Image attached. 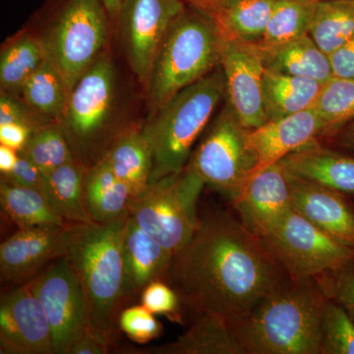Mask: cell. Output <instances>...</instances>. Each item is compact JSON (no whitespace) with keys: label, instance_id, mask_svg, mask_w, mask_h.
Segmentation results:
<instances>
[{"label":"cell","instance_id":"ab89813d","mask_svg":"<svg viewBox=\"0 0 354 354\" xmlns=\"http://www.w3.org/2000/svg\"><path fill=\"white\" fill-rule=\"evenodd\" d=\"M1 181L43 192L44 174L32 160L20 153L19 160L12 171L1 176Z\"/></svg>","mask_w":354,"mask_h":354},{"label":"cell","instance_id":"277c9868","mask_svg":"<svg viewBox=\"0 0 354 354\" xmlns=\"http://www.w3.org/2000/svg\"><path fill=\"white\" fill-rule=\"evenodd\" d=\"M225 97L227 88L220 65L151 114L141 128L152 152L150 183L185 169L193 145Z\"/></svg>","mask_w":354,"mask_h":354},{"label":"cell","instance_id":"7dc6e473","mask_svg":"<svg viewBox=\"0 0 354 354\" xmlns=\"http://www.w3.org/2000/svg\"><path fill=\"white\" fill-rule=\"evenodd\" d=\"M123 0H104V6L108 11L109 19L116 21Z\"/></svg>","mask_w":354,"mask_h":354},{"label":"cell","instance_id":"52a82bcc","mask_svg":"<svg viewBox=\"0 0 354 354\" xmlns=\"http://www.w3.org/2000/svg\"><path fill=\"white\" fill-rule=\"evenodd\" d=\"M109 20L104 0H64L39 39L44 57L64 79L69 94L101 55Z\"/></svg>","mask_w":354,"mask_h":354},{"label":"cell","instance_id":"30bf717a","mask_svg":"<svg viewBox=\"0 0 354 354\" xmlns=\"http://www.w3.org/2000/svg\"><path fill=\"white\" fill-rule=\"evenodd\" d=\"M259 239L291 279L319 278L354 264V248L326 234L293 209Z\"/></svg>","mask_w":354,"mask_h":354},{"label":"cell","instance_id":"4fadbf2b","mask_svg":"<svg viewBox=\"0 0 354 354\" xmlns=\"http://www.w3.org/2000/svg\"><path fill=\"white\" fill-rule=\"evenodd\" d=\"M221 66L225 74L227 101L241 124L253 130L267 122L263 102L266 68L260 44L225 39Z\"/></svg>","mask_w":354,"mask_h":354},{"label":"cell","instance_id":"bcb514c9","mask_svg":"<svg viewBox=\"0 0 354 354\" xmlns=\"http://www.w3.org/2000/svg\"><path fill=\"white\" fill-rule=\"evenodd\" d=\"M185 6L195 7L202 10L209 11L218 6L223 0H181Z\"/></svg>","mask_w":354,"mask_h":354},{"label":"cell","instance_id":"d590c367","mask_svg":"<svg viewBox=\"0 0 354 354\" xmlns=\"http://www.w3.org/2000/svg\"><path fill=\"white\" fill-rule=\"evenodd\" d=\"M118 325L121 333L136 344H145L162 334V324L142 304L129 305L123 309Z\"/></svg>","mask_w":354,"mask_h":354},{"label":"cell","instance_id":"d6986e66","mask_svg":"<svg viewBox=\"0 0 354 354\" xmlns=\"http://www.w3.org/2000/svg\"><path fill=\"white\" fill-rule=\"evenodd\" d=\"M286 171L354 199V156L314 140L279 162Z\"/></svg>","mask_w":354,"mask_h":354},{"label":"cell","instance_id":"2e32d148","mask_svg":"<svg viewBox=\"0 0 354 354\" xmlns=\"http://www.w3.org/2000/svg\"><path fill=\"white\" fill-rule=\"evenodd\" d=\"M69 225L18 230L0 245V276L3 283L23 285L53 260L62 257Z\"/></svg>","mask_w":354,"mask_h":354},{"label":"cell","instance_id":"f35d334b","mask_svg":"<svg viewBox=\"0 0 354 354\" xmlns=\"http://www.w3.org/2000/svg\"><path fill=\"white\" fill-rule=\"evenodd\" d=\"M20 123L37 131L39 128L55 123L30 108L24 102L13 99L8 93L1 91L0 97V125Z\"/></svg>","mask_w":354,"mask_h":354},{"label":"cell","instance_id":"7c38bea8","mask_svg":"<svg viewBox=\"0 0 354 354\" xmlns=\"http://www.w3.org/2000/svg\"><path fill=\"white\" fill-rule=\"evenodd\" d=\"M181 0H123L116 22L128 62L147 88L171 26L185 9Z\"/></svg>","mask_w":354,"mask_h":354},{"label":"cell","instance_id":"d6a6232c","mask_svg":"<svg viewBox=\"0 0 354 354\" xmlns=\"http://www.w3.org/2000/svg\"><path fill=\"white\" fill-rule=\"evenodd\" d=\"M314 109L326 125L320 141L354 120V78L333 77L324 84Z\"/></svg>","mask_w":354,"mask_h":354},{"label":"cell","instance_id":"8992f818","mask_svg":"<svg viewBox=\"0 0 354 354\" xmlns=\"http://www.w3.org/2000/svg\"><path fill=\"white\" fill-rule=\"evenodd\" d=\"M205 183L188 165L149 184L132 196L127 211L137 223L174 255L194 235L201 218L197 203Z\"/></svg>","mask_w":354,"mask_h":354},{"label":"cell","instance_id":"4316f807","mask_svg":"<svg viewBox=\"0 0 354 354\" xmlns=\"http://www.w3.org/2000/svg\"><path fill=\"white\" fill-rule=\"evenodd\" d=\"M277 0H223L207 12L225 38L260 44Z\"/></svg>","mask_w":354,"mask_h":354},{"label":"cell","instance_id":"1f68e13d","mask_svg":"<svg viewBox=\"0 0 354 354\" xmlns=\"http://www.w3.org/2000/svg\"><path fill=\"white\" fill-rule=\"evenodd\" d=\"M44 59L41 39L34 37H21L7 46L0 57L1 91L20 92L26 81L39 68Z\"/></svg>","mask_w":354,"mask_h":354},{"label":"cell","instance_id":"8d00e7d4","mask_svg":"<svg viewBox=\"0 0 354 354\" xmlns=\"http://www.w3.org/2000/svg\"><path fill=\"white\" fill-rule=\"evenodd\" d=\"M140 300L155 315L165 316L172 322L183 323V302L176 290L164 279H156L147 285Z\"/></svg>","mask_w":354,"mask_h":354},{"label":"cell","instance_id":"3957f363","mask_svg":"<svg viewBox=\"0 0 354 354\" xmlns=\"http://www.w3.org/2000/svg\"><path fill=\"white\" fill-rule=\"evenodd\" d=\"M327 299L317 279H290L227 323L245 354H320Z\"/></svg>","mask_w":354,"mask_h":354},{"label":"cell","instance_id":"5bb4252c","mask_svg":"<svg viewBox=\"0 0 354 354\" xmlns=\"http://www.w3.org/2000/svg\"><path fill=\"white\" fill-rule=\"evenodd\" d=\"M0 353L55 354L48 316L28 283L0 297Z\"/></svg>","mask_w":354,"mask_h":354},{"label":"cell","instance_id":"83f0119b","mask_svg":"<svg viewBox=\"0 0 354 354\" xmlns=\"http://www.w3.org/2000/svg\"><path fill=\"white\" fill-rule=\"evenodd\" d=\"M1 211L19 230L58 225L66 221L51 207L44 193L34 188L0 183Z\"/></svg>","mask_w":354,"mask_h":354},{"label":"cell","instance_id":"7402d4cb","mask_svg":"<svg viewBox=\"0 0 354 354\" xmlns=\"http://www.w3.org/2000/svg\"><path fill=\"white\" fill-rule=\"evenodd\" d=\"M261 48L268 71L314 79L323 84L334 77L330 55L324 53L309 35Z\"/></svg>","mask_w":354,"mask_h":354},{"label":"cell","instance_id":"f1b7e54d","mask_svg":"<svg viewBox=\"0 0 354 354\" xmlns=\"http://www.w3.org/2000/svg\"><path fill=\"white\" fill-rule=\"evenodd\" d=\"M23 102L53 122L64 120L69 92L57 70L44 59L20 90Z\"/></svg>","mask_w":354,"mask_h":354},{"label":"cell","instance_id":"4dcf8cb0","mask_svg":"<svg viewBox=\"0 0 354 354\" xmlns=\"http://www.w3.org/2000/svg\"><path fill=\"white\" fill-rule=\"evenodd\" d=\"M318 1L277 0L261 46H277L309 35Z\"/></svg>","mask_w":354,"mask_h":354},{"label":"cell","instance_id":"836d02e7","mask_svg":"<svg viewBox=\"0 0 354 354\" xmlns=\"http://www.w3.org/2000/svg\"><path fill=\"white\" fill-rule=\"evenodd\" d=\"M21 155L29 158L44 174L73 160V151L59 123L55 122L32 133Z\"/></svg>","mask_w":354,"mask_h":354},{"label":"cell","instance_id":"ffe728a7","mask_svg":"<svg viewBox=\"0 0 354 354\" xmlns=\"http://www.w3.org/2000/svg\"><path fill=\"white\" fill-rule=\"evenodd\" d=\"M123 262L132 297H140L147 285L165 279L174 255L131 216L127 221L122 243Z\"/></svg>","mask_w":354,"mask_h":354},{"label":"cell","instance_id":"603a6c76","mask_svg":"<svg viewBox=\"0 0 354 354\" xmlns=\"http://www.w3.org/2000/svg\"><path fill=\"white\" fill-rule=\"evenodd\" d=\"M324 84L314 79L266 70L263 102L268 120H276L315 106Z\"/></svg>","mask_w":354,"mask_h":354},{"label":"cell","instance_id":"60d3db41","mask_svg":"<svg viewBox=\"0 0 354 354\" xmlns=\"http://www.w3.org/2000/svg\"><path fill=\"white\" fill-rule=\"evenodd\" d=\"M32 133L34 130L20 123L0 125V144L20 153L25 148Z\"/></svg>","mask_w":354,"mask_h":354},{"label":"cell","instance_id":"9c48e42d","mask_svg":"<svg viewBox=\"0 0 354 354\" xmlns=\"http://www.w3.org/2000/svg\"><path fill=\"white\" fill-rule=\"evenodd\" d=\"M248 133L227 101L187 164L206 187L230 203L239 196L257 165Z\"/></svg>","mask_w":354,"mask_h":354},{"label":"cell","instance_id":"74e56055","mask_svg":"<svg viewBox=\"0 0 354 354\" xmlns=\"http://www.w3.org/2000/svg\"><path fill=\"white\" fill-rule=\"evenodd\" d=\"M315 279L325 295L341 304L354 324V264Z\"/></svg>","mask_w":354,"mask_h":354},{"label":"cell","instance_id":"5b68a950","mask_svg":"<svg viewBox=\"0 0 354 354\" xmlns=\"http://www.w3.org/2000/svg\"><path fill=\"white\" fill-rule=\"evenodd\" d=\"M225 39L211 14L186 6L153 64L146 88L151 114L220 66Z\"/></svg>","mask_w":354,"mask_h":354},{"label":"cell","instance_id":"6da1fadb","mask_svg":"<svg viewBox=\"0 0 354 354\" xmlns=\"http://www.w3.org/2000/svg\"><path fill=\"white\" fill-rule=\"evenodd\" d=\"M290 279L239 218L216 211L201 218L172 257L164 281L197 315L214 314L230 322Z\"/></svg>","mask_w":354,"mask_h":354},{"label":"cell","instance_id":"ee69618b","mask_svg":"<svg viewBox=\"0 0 354 354\" xmlns=\"http://www.w3.org/2000/svg\"><path fill=\"white\" fill-rule=\"evenodd\" d=\"M320 142L337 150L351 151V152L354 151V120L341 128L329 138Z\"/></svg>","mask_w":354,"mask_h":354},{"label":"cell","instance_id":"d4e9b609","mask_svg":"<svg viewBox=\"0 0 354 354\" xmlns=\"http://www.w3.org/2000/svg\"><path fill=\"white\" fill-rule=\"evenodd\" d=\"M131 197L129 188L114 174L106 158L88 167L85 201L88 216L94 223H108L124 215Z\"/></svg>","mask_w":354,"mask_h":354},{"label":"cell","instance_id":"e575fe53","mask_svg":"<svg viewBox=\"0 0 354 354\" xmlns=\"http://www.w3.org/2000/svg\"><path fill=\"white\" fill-rule=\"evenodd\" d=\"M320 354H354V324L344 307L330 297L321 320Z\"/></svg>","mask_w":354,"mask_h":354},{"label":"cell","instance_id":"9a60e30c","mask_svg":"<svg viewBox=\"0 0 354 354\" xmlns=\"http://www.w3.org/2000/svg\"><path fill=\"white\" fill-rule=\"evenodd\" d=\"M230 204L250 232L264 236L292 209L290 174L279 162L270 165L250 177Z\"/></svg>","mask_w":354,"mask_h":354},{"label":"cell","instance_id":"7bdbcfd3","mask_svg":"<svg viewBox=\"0 0 354 354\" xmlns=\"http://www.w3.org/2000/svg\"><path fill=\"white\" fill-rule=\"evenodd\" d=\"M111 346L88 327L85 333L69 348L67 354H106Z\"/></svg>","mask_w":354,"mask_h":354},{"label":"cell","instance_id":"484cf974","mask_svg":"<svg viewBox=\"0 0 354 354\" xmlns=\"http://www.w3.org/2000/svg\"><path fill=\"white\" fill-rule=\"evenodd\" d=\"M87 167L74 158L44 174L43 193L51 207L68 223H93L85 201Z\"/></svg>","mask_w":354,"mask_h":354},{"label":"cell","instance_id":"ac0fdd59","mask_svg":"<svg viewBox=\"0 0 354 354\" xmlns=\"http://www.w3.org/2000/svg\"><path fill=\"white\" fill-rule=\"evenodd\" d=\"M325 131V123L314 108L249 130V144L257 158L252 176L314 140H320Z\"/></svg>","mask_w":354,"mask_h":354},{"label":"cell","instance_id":"8fae6325","mask_svg":"<svg viewBox=\"0 0 354 354\" xmlns=\"http://www.w3.org/2000/svg\"><path fill=\"white\" fill-rule=\"evenodd\" d=\"M43 305L55 354H67L90 327L87 298L68 261L58 257L28 281Z\"/></svg>","mask_w":354,"mask_h":354},{"label":"cell","instance_id":"ba28073f","mask_svg":"<svg viewBox=\"0 0 354 354\" xmlns=\"http://www.w3.org/2000/svg\"><path fill=\"white\" fill-rule=\"evenodd\" d=\"M114 88L113 62L102 55L70 92L60 127L74 157L87 169L102 160L111 147L106 133L113 109Z\"/></svg>","mask_w":354,"mask_h":354},{"label":"cell","instance_id":"cb8c5ba5","mask_svg":"<svg viewBox=\"0 0 354 354\" xmlns=\"http://www.w3.org/2000/svg\"><path fill=\"white\" fill-rule=\"evenodd\" d=\"M104 158L118 179L127 184L132 196L148 187L152 176L153 157L141 129L123 130Z\"/></svg>","mask_w":354,"mask_h":354},{"label":"cell","instance_id":"f6af8a7d","mask_svg":"<svg viewBox=\"0 0 354 354\" xmlns=\"http://www.w3.org/2000/svg\"><path fill=\"white\" fill-rule=\"evenodd\" d=\"M19 152L9 148V147L0 144V171L1 176L12 171L18 160H19Z\"/></svg>","mask_w":354,"mask_h":354},{"label":"cell","instance_id":"b9f144b4","mask_svg":"<svg viewBox=\"0 0 354 354\" xmlns=\"http://www.w3.org/2000/svg\"><path fill=\"white\" fill-rule=\"evenodd\" d=\"M334 77L354 78V39L330 55Z\"/></svg>","mask_w":354,"mask_h":354},{"label":"cell","instance_id":"e0dca14e","mask_svg":"<svg viewBox=\"0 0 354 354\" xmlns=\"http://www.w3.org/2000/svg\"><path fill=\"white\" fill-rule=\"evenodd\" d=\"M288 174L293 211L337 241L354 248L353 198L290 172Z\"/></svg>","mask_w":354,"mask_h":354},{"label":"cell","instance_id":"44dd1931","mask_svg":"<svg viewBox=\"0 0 354 354\" xmlns=\"http://www.w3.org/2000/svg\"><path fill=\"white\" fill-rule=\"evenodd\" d=\"M131 354H245L223 317L205 313L176 341L162 346L129 348Z\"/></svg>","mask_w":354,"mask_h":354},{"label":"cell","instance_id":"f546056e","mask_svg":"<svg viewBox=\"0 0 354 354\" xmlns=\"http://www.w3.org/2000/svg\"><path fill=\"white\" fill-rule=\"evenodd\" d=\"M309 36L328 55L354 39V0H319Z\"/></svg>","mask_w":354,"mask_h":354},{"label":"cell","instance_id":"7a4b0ae2","mask_svg":"<svg viewBox=\"0 0 354 354\" xmlns=\"http://www.w3.org/2000/svg\"><path fill=\"white\" fill-rule=\"evenodd\" d=\"M129 213L102 223H70L62 257L75 272L87 298L90 328L113 346L120 317L134 300L128 288L122 243Z\"/></svg>","mask_w":354,"mask_h":354}]
</instances>
